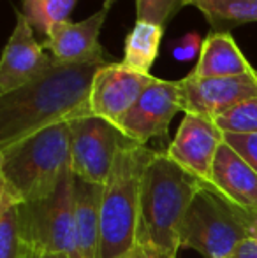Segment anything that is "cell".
I'll return each mask as SVG.
<instances>
[{
	"label": "cell",
	"mask_w": 257,
	"mask_h": 258,
	"mask_svg": "<svg viewBox=\"0 0 257 258\" xmlns=\"http://www.w3.org/2000/svg\"><path fill=\"white\" fill-rule=\"evenodd\" d=\"M106 54L90 60L53 63L39 78L0 95V150L57 123L92 114L90 95Z\"/></svg>",
	"instance_id": "obj_1"
},
{
	"label": "cell",
	"mask_w": 257,
	"mask_h": 258,
	"mask_svg": "<svg viewBox=\"0 0 257 258\" xmlns=\"http://www.w3.org/2000/svg\"><path fill=\"white\" fill-rule=\"evenodd\" d=\"M202 181L157 151L141 183L137 244L151 258H176L182 225Z\"/></svg>",
	"instance_id": "obj_2"
},
{
	"label": "cell",
	"mask_w": 257,
	"mask_h": 258,
	"mask_svg": "<svg viewBox=\"0 0 257 258\" xmlns=\"http://www.w3.org/2000/svg\"><path fill=\"white\" fill-rule=\"evenodd\" d=\"M69 169H72L69 121L0 150V184L20 204L49 195Z\"/></svg>",
	"instance_id": "obj_3"
},
{
	"label": "cell",
	"mask_w": 257,
	"mask_h": 258,
	"mask_svg": "<svg viewBox=\"0 0 257 258\" xmlns=\"http://www.w3.org/2000/svg\"><path fill=\"white\" fill-rule=\"evenodd\" d=\"M155 153L137 143L118 153L104 183L97 258H125L137 246L141 183Z\"/></svg>",
	"instance_id": "obj_4"
},
{
	"label": "cell",
	"mask_w": 257,
	"mask_h": 258,
	"mask_svg": "<svg viewBox=\"0 0 257 258\" xmlns=\"http://www.w3.org/2000/svg\"><path fill=\"white\" fill-rule=\"evenodd\" d=\"M252 216V211L238 207L204 183L187 211L180 244L206 258H227L248 237Z\"/></svg>",
	"instance_id": "obj_5"
},
{
	"label": "cell",
	"mask_w": 257,
	"mask_h": 258,
	"mask_svg": "<svg viewBox=\"0 0 257 258\" xmlns=\"http://www.w3.org/2000/svg\"><path fill=\"white\" fill-rule=\"evenodd\" d=\"M72 169L49 195L20 204V237L25 248L79 258L76 244Z\"/></svg>",
	"instance_id": "obj_6"
},
{
	"label": "cell",
	"mask_w": 257,
	"mask_h": 258,
	"mask_svg": "<svg viewBox=\"0 0 257 258\" xmlns=\"http://www.w3.org/2000/svg\"><path fill=\"white\" fill-rule=\"evenodd\" d=\"M69 130L72 172L97 184L108 181L118 153L136 144L117 125L95 114L69 121Z\"/></svg>",
	"instance_id": "obj_7"
},
{
	"label": "cell",
	"mask_w": 257,
	"mask_h": 258,
	"mask_svg": "<svg viewBox=\"0 0 257 258\" xmlns=\"http://www.w3.org/2000/svg\"><path fill=\"white\" fill-rule=\"evenodd\" d=\"M183 111L182 86L178 81L159 79L150 85L130 107V111L118 121V128L137 144L166 137L173 118Z\"/></svg>",
	"instance_id": "obj_8"
},
{
	"label": "cell",
	"mask_w": 257,
	"mask_h": 258,
	"mask_svg": "<svg viewBox=\"0 0 257 258\" xmlns=\"http://www.w3.org/2000/svg\"><path fill=\"white\" fill-rule=\"evenodd\" d=\"M183 112L204 116L215 121L238 104L257 97V72L227 78L199 79L187 74L180 79Z\"/></svg>",
	"instance_id": "obj_9"
},
{
	"label": "cell",
	"mask_w": 257,
	"mask_h": 258,
	"mask_svg": "<svg viewBox=\"0 0 257 258\" xmlns=\"http://www.w3.org/2000/svg\"><path fill=\"white\" fill-rule=\"evenodd\" d=\"M155 81V76L130 71L122 61H108L93 79L90 95L92 114L118 125L144 90Z\"/></svg>",
	"instance_id": "obj_10"
},
{
	"label": "cell",
	"mask_w": 257,
	"mask_h": 258,
	"mask_svg": "<svg viewBox=\"0 0 257 258\" xmlns=\"http://www.w3.org/2000/svg\"><path fill=\"white\" fill-rule=\"evenodd\" d=\"M224 141V132L213 119L183 112L178 132L166 155L202 183H210L213 162Z\"/></svg>",
	"instance_id": "obj_11"
},
{
	"label": "cell",
	"mask_w": 257,
	"mask_h": 258,
	"mask_svg": "<svg viewBox=\"0 0 257 258\" xmlns=\"http://www.w3.org/2000/svg\"><path fill=\"white\" fill-rule=\"evenodd\" d=\"M34 34L27 18L16 11V25L0 60V95L28 85L53 63V56Z\"/></svg>",
	"instance_id": "obj_12"
},
{
	"label": "cell",
	"mask_w": 257,
	"mask_h": 258,
	"mask_svg": "<svg viewBox=\"0 0 257 258\" xmlns=\"http://www.w3.org/2000/svg\"><path fill=\"white\" fill-rule=\"evenodd\" d=\"M113 2L115 0H104V6L83 21L67 20L53 25L48 37L42 42L44 49L49 51L55 60L64 63L102 56L106 51L100 46L99 35Z\"/></svg>",
	"instance_id": "obj_13"
},
{
	"label": "cell",
	"mask_w": 257,
	"mask_h": 258,
	"mask_svg": "<svg viewBox=\"0 0 257 258\" xmlns=\"http://www.w3.org/2000/svg\"><path fill=\"white\" fill-rule=\"evenodd\" d=\"M208 184L238 207L257 213V172L226 141L215 156Z\"/></svg>",
	"instance_id": "obj_14"
},
{
	"label": "cell",
	"mask_w": 257,
	"mask_h": 258,
	"mask_svg": "<svg viewBox=\"0 0 257 258\" xmlns=\"http://www.w3.org/2000/svg\"><path fill=\"white\" fill-rule=\"evenodd\" d=\"M102 194L104 184L90 183L78 176L72 179L76 244L79 258H97L99 255Z\"/></svg>",
	"instance_id": "obj_15"
},
{
	"label": "cell",
	"mask_w": 257,
	"mask_h": 258,
	"mask_svg": "<svg viewBox=\"0 0 257 258\" xmlns=\"http://www.w3.org/2000/svg\"><path fill=\"white\" fill-rule=\"evenodd\" d=\"M255 69L243 56L231 32H210L202 42L197 65L190 74L194 78H227L254 72Z\"/></svg>",
	"instance_id": "obj_16"
},
{
	"label": "cell",
	"mask_w": 257,
	"mask_h": 258,
	"mask_svg": "<svg viewBox=\"0 0 257 258\" xmlns=\"http://www.w3.org/2000/svg\"><path fill=\"white\" fill-rule=\"evenodd\" d=\"M162 35H164V27L150 23V21L136 20L134 28L125 37L122 63L130 71L150 74L151 65L159 56Z\"/></svg>",
	"instance_id": "obj_17"
},
{
	"label": "cell",
	"mask_w": 257,
	"mask_h": 258,
	"mask_svg": "<svg viewBox=\"0 0 257 258\" xmlns=\"http://www.w3.org/2000/svg\"><path fill=\"white\" fill-rule=\"evenodd\" d=\"M187 6L201 11L212 32H231L257 21V0H187Z\"/></svg>",
	"instance_id": "obj_18"
},
{
	"label": "cell",
	"mask_w": 257,
	"mask_h": 258,
	"mask_svg": "<svg viewBox=\"0 0 257 258\" xmlns=\"http://www.w3.org/2000/svg\"><path fill=\"white\" fill-rule=\"evenodd\" d=\"M20 202L0 184V258L21 256Z\"/></svg>",
	"instance_id": "obj_19"
},
{
	"label": "cell",
	"mask_w": 257,
	"mask_h": 258,
	"mask_svg": "<svg viewBox=\"0 0 257 258\" xmlns=\"http://www.w3.org/2000/svg\"><path fill=\"white\" fill-rule=\"evenodd\" d=\"M215 123L224 134H257V97L229 109Z\"/></svg>",
	"instance_id": "obj_20"
},
{
	"label": "cell",
	"mask_w": 257,
	"mask_h": 258,
	"mask_svg": "<svg viewBox=\"0 0 257 258\" xmlns=\"http://www.w3.org/2000/svg\"><path fill=\"white\" fill-rule=\"evenodd\" d=\"M183 6L187 0H136V20L166 27Z\"/></svg>",
	"instance_id": "obj_21"
},
{
	"label": "cell",
	"mask_w": 257,
	"mask_h": 258,
	"mask_svg": "<svg viewBox=\"0 0 257 258\" xmlns=\"http://www.w3.org/2000/svg\"><path fill=\"white\" fill-rule=\"evenodd\" d=\"M21 14L27 18L35 34L44 39L48 37L53 25L46 9V0H21Z\"/></svg>",
	"instance_id": "obj_22"
},
{
	"label": "cell",
	"mask_w": 257,
	"mask_h": 258,
	"mask_svg": "<svg viewBox=\"0 0 257 258\" xmlns=\"http://www.w3.org/2000/svg\"><path fill=\"white\" fill-rule=\"evenodd\" d=\"M224 139L257 172V134H224Z\"/></svg>",
	"instance_id": "obj_23"
},
{
	"label": "cell",
	"mask_w": 257,
	"mask_h": 258,
	"mask_svg": "<svg viewBox=\"0 0 257 258\" xmlns=\"http://www.w3.org/2000/svg\"><path fill=\"white\" fill-rule=\"evenodd\" d=\"M201 37L199 34L195 32H189L185 34L183 37H180L178 41L175 42L173 46V56L180 61H187V60H192L197 53H201Z\"/></svg>",
	"instance_id": "obj_24"
},
{
	"label": "cell",
	"mask_w": 257,
	"mask_h": 258,
	"mask_svg": "<svg viewBox=\"0 0 257 258\" xmlns=\"http://www.w3.org/2000/svg\"><path fill=\"white\" fill-rule=\"evenodd\" d=\"M76 4H78V0H46V9H48L52 25L67 21Z\"/></svg>",
	"instance_id": "obj_25"
},
{
	"label": "cell",
	"mask_w": 257,
	"mask_h": 258,
	"mask_svg": "<svg viewBox=\"0 0 257 258\" xmlns=\"http://www.w3.org/2000/svg\"><path fill=\"white\" fill-rule=\"evenodd\" d=\"M227 258H257V239H243Z\"/></svg>",
	"instance_id": "obj_26"
},
{
	"label": "cell",
	"mask_w": 257,
	"mask_h": 258,
	"mask_svg": "<svg viewBox=\"0 0 257 258\" xmlns=\"http://www.w3.org/2000/svg\"><path fill=\"white\" fill-rule=\"evenodd\" d=\"M20 258H69L65 255H55V253H42V251H35L30 248H21V256Z\"/></svg>",
	"instance_id": "obj_27"
},
{
	"label": "cell",
	"mask_w": 257,
	"mask_h": 258,
	"mask_svg": "<svg viewBox=\"0 0 257 258\" xmlns=\"http://www.w3.org/2000/svg\"><path fill=\"white\" fill-rule=\"evenodd\" d=\"M125 258H151L150 255H148V253L146 251H144V249L143 248H141V246L139 244H137L136 246V248H134L132 249V251H130L129 253V255L127 256H125Z\"/></svg>",
	"instance_id": "obj_28"
},
{
	"label": "cell",
	"mask_w": 257,
	"mask_h": 258,
	"mask_svg": "<svg viewBox=\"0 0 257 258\" xmlns=\"http://www.w3.org/2000/svg\"><path fill=\"white\" fill-rule=\"evenodd\" d=\"M248 237L257 239V213H254V216H252V221H250V230H248Z\"/></svg>",
	"instance_id": "obj_29"
}]
</instances>
